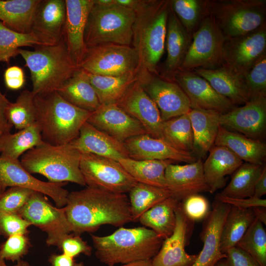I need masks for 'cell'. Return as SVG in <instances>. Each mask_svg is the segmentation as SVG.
I'll list each match as a JSON object with an SVG mask.
<instances>
[{
  "label": "cell",
  "mask_w": 266,
  "mask_h": 266,
  "mask_svg": "<svg viewBox=\"0 0 266 266\" xmlns=\"http://www.w3.org/2000/svg\"><path fill=\"white\" fill-rule=\"evenodd\" d=\"M124 144L129 157L135 160H171L186 164L198 160L192 153L178 150L163 139L147 134L133 137Z\"/></svg>",
  "instance_id": "25"
},
{
  "label": "cell",
  "mask_w": 266,
  "mask_h": 266,
  "mask_svg": "<svg viewBox=\"0 0 266 266\" xmlns=\"http://www.w3.org/2000/svg\"><path fill=\"white\" fill-rule=\"evenodd\" d=\"M6 189L7 188H5V187L0 185V197L2 195V194L3 193V192L6 190Z\"/></svg>",
  "instance_id": "64"
},
{
  "label": "cell",
  "mask_w": 266,
  "mask_h": 266,
  "mask_svg": "<svg viewBox=\"0 0 266 266\" xmlns=\"http://www.w3.org/2000/svg\"><path fill=\"white\" fill-rule=\"evenodd\" d=\"M236 246L249 254L260 266H266V231L256 218Z\"/></svg>",
  "instance_id": "44"
},
{
  "label": "cell",
  "mask_w": 266,
  "mask_h": 266,
  "mask_svg": "<svg viewBox=\"0 0 266 266\" xmlns=\"http://www.w3.org/2000/svg\"><path fill=\"white\" fill-rule=\"evenodd\" d=\"M67 183H52L37 179L28 171L19 160L0 156V185L18 187L39 192L50 197L57 207L66 206L68 191L64 188Z\"/></svg>",
  "instance_id": "15"
},
{
  "label": "cell",
  "mask_w": 266,
  "mask_h": 266,
  "mask_svg": "<svg viewBox=\"0 0 266 266\" xmlns=\"http://www.w3.org/2000/svg\"><path fill=\"white\" fill-rule=\"evenodd\" d=\"M170 7L183 27L192 37L203 18L207 15V0H170Z\"/></svg>",
  "instance_id": "43"
},
{
  "label": "cell",
  "mask_w": 266,
  "mask_h": 266,
  "mask_svg": "<svg viewBox=\"0 0 266 266\" xmlns=\"http://www.w3.org/2000/svg\"><path fill=\"white\" fill-rule=\"evenodd\" d=\"M220 114L199 108H191L188 112L193 136L192 153L198 159L204 158L214 145L220 127Z\"/></svg>",
  "instance_id": "30"
},
{
  "label": "cell",
  "mask_w": 266,
  "mask_h": 266,
  "mask_svg": "<svg viewBox=\"0 0 266 266\" xmlns=\"http://www.w3.org/2000/svg\"><path fill=\"white\" fill-rule=\"evenodd\" d=\"M214 145L227 147L245 162L262 165L266 157L265 143L242 134L219 128Z\"/></svg>",
  "instance_id": "31"
},
{
  "label": "cell",
  "mask_w": 266,
  "mask_h": 266,
  "mask_svg": "<svg viewBox=\"0 0 266 266\" xmlns=\"http://www.w3.org/2000/svg\"><path fill=\"white\" fill-rule=\"evenodd\" d=\"M265 165L243 163L232 174L229 184L218 194L234 198L253 197L255 183Z\"/></svg>",
  "instance_id": "39"
},
{
  "label": "cell",
  "mask_w": 266,
  "mask_h": 266,
  "mask_svg": "<svg viewBox=\"0 0 266 266\" xmlns=\"http://www.w3.org/2000/svg\"><path fill=\"white\" fill-rule=\"evenodd\" d=\"M41 0H0V21L10 29L31 33L37 7Z\"/></svg>",
  "instance_id": "33"
},
{
  "label": "cell",
  "mask_w": 266,
  "mask_h": 266,
  "mask_svg": "<svg viewBox=\"0 0 266 266\" xmlns=\"http://www.w3.org/2000/svg\"><path fill=\"white\" fill-rule=\"evenodd\" d=\"M119 162L137 182L162 188H167L166 168L175 163L171 160H138L130 157L122 159Z\"/></svg>",
  "instance_id": "35"
},
{
  "label": "cell",
  "mask_w": 266,
  "mask_h": 266,
  "mask_svg": "<svg viewBox=\"0 0 266 266\" xmlns=\"http://www.w3.org/2000/svg\"><path fill=\"white\" fill-rule=\"evenodd\" d=\"M66 15L65 0H41L31 33L40 45L56 44L63 37Z\"/></svg>",
  "instance_id": "23"
},
{
  "label": "cell",
  "mask_w": 266,
  "mask_h": 266,
  "mask_svg": "<svg viewBox=\"0 0 266 266\" xmlns=\"http://www.w3.org/2000/svg\"><path fill=\"white\" fill-rule=\"evenodd\" d=\"M243 76L251 98L266 96V54Z\"/></svg>",
  "instance_id": "47"
},
{
  "label": "cell",
  "mask_w": 266,
  "mask_h": 266,
  "mask_svg": "<svg viewBox=\"0 0 266 266\" xmlns=\"http://www.w3.org/2000/svg\"><path fill=\"white\" fill-rule=\"evenodd\" d=\"M34 192L18 187L6 189L0 197V212L18 213Z\"/></svg>",
  "instance_id": "48"
},
{
  "label": "cell",
  "mask_w": 266,
  "mask_h": 266,
  "mask_svg": "<svg viewBox=\"0 0 266 266\" xmlns=\"http://www.w3.org/2000/svg\"><path fill=\"white\" fill-rule=\"evenodd\" d=\"M39 45L40 44L31 33L17 32L0 21V63H9L12 58L19 55L18 50L21 47Z\"/></svg>",
  "instance_id": "45"
},
{
  "label": "cell",
  "mask_w": 266,
  "mask_h": 266,
  "mask_svg": "<svg viewBox=\"0 0 266 266\" xmlns=\"http://www.w3.org/2000/svg\"><path fill=\"white\" fill-rule=\"evenodd\" d=\"M70 143L81 153H90L117 161L129 157L123 142L86 122L78 136Z\"/></svg>",
  "instance_id": "26"
},
{
  "label": "cell",
  "mask_w": 266,
  "mask_h": 266,
  "mask_svg": "<svg viewBox=\"0 0 266 266\" xmlns=\"http://www.w3.org/2000/svg\"><path fill=\"white\" fill-rule=\"evenodd\" d=\"M138 81L157 105L162 121L188 113L190 101L176 83L156 77L152 73L139 69Z\"/></svg>",
  "instance_id": "13"
},
{
  "label": "cell",
  "mask_w": 266,
  "mask_h": 266,
  "mask_svg": "<svg viewBox=\"0 0 266 266\" xmlns=\"http://www.w3.org/2000/svg\"><path fill=\"white\" fill-rule=\"evenodd\" d=\"M34 102L42 139L55 145L76 139L92 113L70 103L57 91L34 95Z\"/></svg>",
  "instance_id": "3"
},
{
  "label": "cell",
  "mask_w": 266,
  "mask_h": 266,
  "mask_svg": "<svg viewBox=\"0 0 266 266\" xmlns=\"http://www.w3.org/2000/svg\"><path fill=\"white\" fill-rule=\"evenodd\" d=\"M179 202L170 197L144 212L138 221L164 240L173 233L176 225L175 209Z\"/></svg>",
  "instance_id": "34"
},
{
  "label": "cell",
  "mask_w": 266,
  "mask_h": 266,
  "mask_svg": "<svg viewBox=\"0 0 266 266\" xmlns=\"http://www.w3.org/2000/svg\"><path fill=\"white\" fill-rule=\"evenodd\" d=\"M214 266H230L226 258H223L218 261Z\"/></svg>",
  "instance_id": "62"
},
{
  "label": "cell",
  "mask_w": 266,
  "mask_h": 266,
  "mask_svg": "<svg viewBox=\"0 0 266 266\" xmlns=\"http://www.w3.org/2000/svg\"><path fill=\"white\" fill-rule=\"evenodd\" d=\"M192 37L193 40L179 70L213 69L222 66L226 39L212 15L203 18Z\"/></svg>",
  "instance_id": "10"
},
{
  "label": "cell",
  "mask_w": 266,
  "mask_h": 266,
  "mask_svg": "<svg viewBox=\"0 0 266 266\" xmlns=\"http://www.w3.org/2000/svg\"><path fill=\"white\" fill-rule=\"evenodd\" d=\"M220 126L263 141L266 133V96L253 97L244 104L220 114Z\"/></svg>",
  "instance_id": "16"
},
{
  "label": "cell",
  "mask_w": 266,
  "mask_h": 266,
  "mask_svg": "<svg viewBox=\"0 0 266 266\" xmlns=\"http://www.w3.org/2000/svg\"><path fill=\"white\" fill-rule=\"evenodd\" d=\"M65 208L71 232L76 235L94 233L104 225L121 227L133 221L125 194L88 186L69 192Z\"/></svg>",
  "instance_id": "1"
},
{
  "label": "cell",
  "mask_w": 266,
  "mask_h": 266,
  "mask_svg": "<svg viewBox=\"0 0 266 266\" xmlns=\"http://www.w3.org/2000/svg\"><path fill=\"white\" fill-rule=\"evenodd\" d=\"M18 53L30 71L34 95L57 91L79 68L64 37L56 44L36 45L33 51L20 48Z\"/></svg>",
  "instance_id": "5"
},
{
  "label": "cell",
  "mask_w": 266,
  "mask_h": 266,
  "mask_svg": "<svg viewBox=\"0 0 266 266\" xmlns=\"http://www.w3.org/2000/svg\"><path fill=\"white\" fill-rule=\"evenodd\" d=\"M176 225L173 233L164 239L156 255L152 259L154 266H192L197 255L185 250L192 234L194 222L183 212L180 202L175 209Z\"/></svg>",
  "instance_id": "17"
},
{
  "label": "cell",
  "mask_w": 266,
  "mask_h": 266,
  "mask_svg": "<svg viewBox=\"0 0 266 266\" xmlns=\"http://www.w3.org/2000/svg\"><path fill=\"white\" fill-rule=\"evenodd\" d=\"M170 0H140L134 10L132 43L139 61V69L157 73L163 55Z\"/></svg>",
  "instance_id": "2"
},
{
  "label": "cell",
  "mask_w": 266,
  "mask_h": 266,
  "mask_svg": "<svg viewBox=\"0 0 266 266\" xmlns=\"http://www.w3.org/2000/svg\"><path fill=\"white\" fill-rule=\"evenodd\" d=\"M34 95L28 90L22 91L14 102L8 104L5 115L9 123L21 130L36 123Z\"/></svg>",
  "instance_id": "42"
},
{
  "label": "cell",
  "mask_w": 266,
  "mask_h": 266,
  "mask_svg": "<svg viewBox=\"0 0 266 266\" xmlns=\"http://www.w3.org/2000/svg\"><path fill=\"white\" fill-rule=\"evenodd\" d=\"M161 138L178 150L192 153L193 136L188 113L163 121Z\"/></svg>",
  "instance_id": "41"
},
{
  "label": "cell",
  "mask_w": 266,
  "mask_h": 266,
  "mask_svg": "<svg viewBox=\"0 0 266 266\" xmlns=\"http://www.w3.org/2000/svg\"><path fill=\"white\" fill-rule=\"evenodd\" d=\"M80 169L88 187L125 194L137 182L118 161L90 153H81Z\"/></svg>",
  "instance_id": "11"
},
{
  "label": "cell",
  "mask_w": 266,
  "mask_h": 266,
  "mask_svg": "<svg viewBox=\"0 0 266 266\" xmlns=\"http://www.w3.org/2000/svg\"><path fill=\"white\" fill-rule=\"evenodd\" d=\"M266 50V25L246 34L226 39L223 65L244 75Z\"/></svg>",
  "instance_id": "14"
},
{
  "label": "cell",
  "mask_w": 266,
  "mask_h": 266,
  "mask_svg": "<svg viewBox=\"0 0 266 266\" xmlns=\"http://www.w3.org/2000/svg\"><path fill=\"white\" fill-rule=\"evenodd\" d=\"M191 38L170 7L166 25L167 57L162 72L164 79L173 80L188 50Z\"/></svg>",
  "instance_id": "28"
},
{
  "label": "cell",
  "mask_w": 266,
  "mask_h": 266,
  "mask_svg": "<svg viewBox=\"0 0 266 266\" xmlns=\"http://www.w3.org/2000/svg\"><path fill=\"white\" fill-rule=\"evenodd\" d=\"M255 219L252 209L231 206L222 226L220 236L221 252L226 254L236 246Z\"/></svg>",
  "instance_id": "36"
},
{
  "label": "cell",
  "mask_w": 266,
  "mask_h": 266,
  "mask_svg": "<svg viewBox=\"0 0 266 266\" xmlns=\"http://www.w3.org/2000/svg\"><path fill=\"white\" fill-rule=\"evenodd\" d=\"M266 194V166L265 165L254 186L253 196L262 198Z\"/></svg>",
  "instance_id": "57"
},
{
  "label": "cell",
  "mask_w": 266,
  "mask_h": 266,
  "mask_svg": "<svg viewBox=\"0 0 266 266\" xmlns=\"http://www.w3.org/2000/svg\"><path fill=\"white\" fill-rule=\"evenodd\" d=\"M31 246L28 234H16L0 244V257L4 261L17 262L26 255Z\"/></svg>",
  "instance_id": "46"
},
{
  "label": "cell",
  "mask_w": 266,
  "mask_h": 266,
  "mask_svg": "<svg viewBox=\"0 0 266 266\" xmlns=\"http://www.w3.org/2000/svg\"><path fill=\"white\" fill-rule=\"evenodd\" d=\"M87 122L123 143L133 137L147 134L138 121L116 104H100L92 112Z\"/></svg>",
  "instance_id": "19"
},
{
  "label": "cell",
  "mask_w": 266,
  "mask_h": 266,
  "mask_svg": "<svg viewBox=\"0 0 266 266\" xmlns=\"http://www.w3.org/2000/svg\"><path fill=\"white\" fill-rule=\"evenodd\" d=\"M120 266H154L152 259L138 260L125 264Z\"/></svg>",
  "instance_id": "60"
},
{
  "label": "cell",
  "mask_w": 266,
  "mask_h": 266,
  "mask_svg": "<svg viewBox=\"0 0 266 266\" xmlns=\"http://www.w3.org/2000/svg\"><path fill=\"white\" fill-rule=\"evenodd\" d=\"M165 178L171 197L180 202L191 195L209 192L201 159L185 165H169Z\"/></svg>",
  "instance_id": "24"
},
{
  "label": "cell",
  "mask_w": 266,
  "mask_h": 266,
  "mask_svg": "<svg viewBox=\"0 0 266 266\" xmlns=\"http://www.w3.org/2000/svg\"><path fill=\"white\" fill-rule=\"evenodd\" d=\"M31 224L18 213L0 212V235L7 238L16 234H28Z\"/></svg>",
  "instance_id": "50"
},
{
  "label": "cell",
  "mask_w": 266,
  "mask_h": 266,
  "mask_svg": "<svg viewBox=\"0 0 266 266\" xmlns=\"http://www.w3.org/2000/svg\"><path fill=\"white\" fill-rule=\"evenodd\" d=\"M226 256L230 266H260L249 254L236 246L229 250Z\"/></svg>",
  "instance_id": "54"
},
{
  "label": "cell",
  "mask_w": 266,
  "mask_h": 266,
  "mask_svg": "<svg viewBox=\"0 0 266 266\" xmlns=\"http://www.w3.org/2000/svg\"><path fill=\"white\" fill-rule=\"evenodd\" d=\"M215 199L231 206L242 209H252L257 206L266 207V200L251 197L245 198H234L224 197L217 194Z\"/></svg>",
  "instance_id": "52"
},
{
  "label": "cell",
  "mask_w": 266,
  "mask_h": 266,
  "mask_svg": "<svg viewBox=\"0 0 266 266\" xmlns=\"http://www.w3.org/2000/svg\"><path fill=\"white\" fill-rule=\"evenodd\" d=\"M63 37L73 62L78 67L86 51L85 32L94 0H65Z\"/></svg>",
  "instance_id": "22"
},
{
  "label": "cell",
  "mask_w": 266,
  "mask_h": 266,
  "mask_svg": "<svg viewBox=\"0 0 266 266\" xmlns=\"http://www.w3.org/2000/svg\"><path fill=\"white\" fill-rule=\"evenodd\" d=\"M116 104L138 121L147 134L161 138L163 121L159 110L140 85L138 78Z\"/></svg>",
  "instance_id": "21"
},
{
  "label": "cell",
  "mask_w": 266,
  "mask_h": 266,
  "mask_svg": "<svg viewBox=\"0 0 266 266\" xmlns=\"http://www.w3.org/2000/svg\"><path fill=\"white\" fill-rule=\"evenodd\" d=\"M73 266H85L83 262L75 263ZM107 266H114V265H107Z\"/></svg>",
  "instance_id": "63"
},
{
  "label": "cell",
  "mask_w": 266,
  "mask_h": 266,
  "mask_svg": "<svg viewBox=\"0 0 266 266\" xmlns=\"http://www.w3.org/2000/svg\"><path fill=\"white\" fill-rule=\"evenodd\" d=\"M4 80L6 87L10 90L21 89L26 81L23 69L17 66L7 67L4 73Z\"/></svg>",
  "instance_id": "53"
},
{
  "label": "cell",
  "mask_w": 266,
  "mask_h": 266,
  "mask_svg": "<svg viewBox=\"0 0 266 266\" xmlns=\"http://www.w3.org/2000/svg\"><path fill=\"white\" fill-rule=\"evenodd\" d=\"M180 204L185 215L194 222L203 220L210 211L208 200L200 194L188 197Z\"/></svg>",
  "instance_id": "49"
},
{
  "label": "cell",
  "mask_w": 266,
  "mask_h": 266,
  "mask_svg": "<svg viewBox=\"0 0 266 266\" xmlns=\"http://www.w3.org/2000/svg\"><path fill=\"white\" fill-rule=\"evenodd\" d=\"M255 218L261 221L264 225L266 224V207L257 206L252 208Z\"/></svg>",
  "instance_id": "58"
},
{
  "label": "cell",
  "mask_w": 266,
  "mask_h": 266,
  "mask_svg": "<svg viewBox=\"0 0 266 266\" xmlns=\"http://www.w3.org/2000/svg\"><path fill=\"white\" fill-rule=\"evenodd\" d=\"M231 205L215 199L212 209L203 219L200 236L203 247L192 266H214L220 260L226 258L220 248L222 226Z\"/></svg>",
  "instance_id": "20"
},
{
  "label": "cell",
  "mask_w": 266,
  "mask_h": 266,
  "mask_svg": "<svg viewBox=\"0 0 266 266\" xmlns=\"http://www.w3.org/2000/svg\"><path fill=\"white\" fill-rule=\"evenodd\" d=\"M62 253L74 258L80 254L87 256L92 254V248L79 235L69 234L62 240L59 248Z\"/></svg>",
  "instance_id": "51"
},
{
  "label": "cell",
  "mask_w": 266,
  "mask_h": 266,
  "mask_svg": "<svg viewBox=\"0 0 266 266\" xmlns=\"http://www.w3.org/2000/svg\"><path fill=\"white\" fill-rule=\"evenodd\" d=\"M10 101L0 89V138L10 133L13 126L8 121L6 115V108Z\"/></svg>",
  "instance_id": "55"
},
{
  "label": "cell",
  "mask_w": 266,
  "mask_h": 266,
  "mask_svg": "<svg viewBox=\"0 0 266 266\" xmlns=\"http://www.w3.org/2000/svg\"><path fill=\"white\" fill-rule=\"evenodd\" d=\"M203 163V170L209 192L213 194L226 185L228 178L243 163L226 147L214 145Z\"/></svg>",
  "instance_id": "29"
},
{
  "label": "cell",
  "mask_w": 266,
  "mask_h": 266,
  "mask_svg": "<svg viewBox=\"0 0 266 266\" xmlns=\"http://www.w3.org/2000/svg\"><path fill=\"white\" fill-rule=\"evenodd\" d=\"M207 11L226 39L246 34L266 25V0H207Z\"/></svg>",
  "instance_id": "8"
},
{
  "label": "cell",
  "mask_w": 266,
  "mask_h": 266,
  "mask_svg": "<svg viewBox=\"0 0 266 266\" xmlns=\"http://www.w3.org/2000/svg\"><path fill=\"white\" fill-rule=\"evenodd\" d=\"M135 16L134 10L116 3L103 7L94 3L85 29L86 47L104 43L130 46Z\"/></svg>",
  "instance_id": "7"
},
{
  "label": "cell",
  "mask_w": 266,
  "mask_h": 266,
  "mask_svg": "<svg viewBox=\"0 0 266 266\" xmlns=\"http://www.w3.org/2000/svg\"><path fill=\"white\" fill-rule=\"evenodd\" d=\"M188 96L191 108L212 110L224 114L237 107L217 93L203 78L192 71H177L173 77Z\"/></svg>",
  "instance_id": "18"
},
{
  "label": "cell",
  "mask_w": 266,
  "mask_h": 266,
  "mask_svg": "<svg viewBox=\"0 0 266 266\" xmlns=\"http://www.w3.org/2000/svg\"><path fill=\"white\" fill-rule=\"evenodd\" d=\"M91 238L96 257L107 266L152 259L164 241L145 227H120L109 235L91 234Z\"/></svg>",
  "instance_id": "4"
},
{
  "label": "cell",
  "mask_w": 266,
  "mask_h": 266,
  "mask_svg": "<svg viewBox=\"0 0 266 266\" xmlns=\"http://www.w3.org/2000/svg\"><path fill=\"white\" fill-rule=\"evenodd\" d=\"M43 142L40 128L35 123L0 138V156L19 160L21 156Z\"/></svg>",
  "instance_id": "38"
},
{
  "label": "cell",
  "mask_w": 266,
  "mask_h": 266,
  "mask_svg": "<svg viewBox=\"0 0 266 266\" xmlns=\"http://www.w3.org/2000/svg\"><path fill=\"white\" fill-rule=\"evenodd\" d=\"M138 72L118 76L88 73L100 104H116L138 78Z\"/></svg>",
  "instance_id": "37"
},
{
  "label": "cell",
  "mask_w": 266,
  "mask_h": 266,
  "mask_svg": "<svg viewBox=\"0 0 266 266\" xmlns=\"http://www.w3.org/2000/svg\"><path fill=\"white\" fill-rule=\"evenodd\" d=\"M81 154L70 143L55 145L43 141L24 154L20 161L30 173L41 174L50 182L85 186L80 169Z\"/></svg>",
  "instance_id": "6"
},
{
  "label": "cell",
  "mask_w": 266,
  "mask_h": 266,
  "mask_svg": "<svg viewBox=\"0 0 266 266\" xmlns=\"http://www.w3.org/2000/svg\"><path fill=\"white\" fill-rule=\"evenodd\" d=\"M0 266H8L3 259L0 257ZM13 266H33L29 262L22 259L16 262V264Z\"/></svg>",
  "instance_id": "61"
},
{
  "label": "cell",
  "mask_w": 266,
  "mask_h": 266,
  "mask_svg": "<svg viewBox=\"0 0 266 266\" xmlns=\"http://www.w3.org/2000/svg\"><path fill=\"white\" fill-rule=\"evenodd\" d=\"M24 219L47 234L48 246L60 247L63 239L71 232L65 206H53L46 196L34 192L18 213Z\"/></svg>",
  "instance_id": "12"
},
{
  "label": "cell",
  "mask_w": 266,
  "mask_h": 266,
  "mask_svg": "<svg viewBox=\"0 0 266 266\" xmlns=\"http://www.w3.org/2000/svg\"><path fill=\"white\" fill-rule=\"evenodd\" d=\"M50 266H73L74 259L63 253L61 254H53L48 259Z\"/></svg>",
  "instance_id": "56"
},
{
  "label": "cell",
  "mask_w": 266,
  "mask_h": 266,
  "mask_svg": "<svg viewBox=\"0 0 266 266\" xmlns=\"http://www.w3.org/2000/svg\"><path fill=\"white\" fill-rule=\"evenodd\" d=\"M139 66L133 47L104 43L87 47L78 67L92 74L118 76L137 72Z\"/></svg>",
  "instance_id": "9"
},
{
  "label": "cell",
  "mask_w": 266,
  "mask_h": 266,
  "mask_svg": "<svg viewBox=\"0 0 266 266\" xmlns=\"http://www.w3.org/2000/svg\"><path fill=\"white\" fill-rule=\"evenodd\" d=\"M192 71L205 79L219 94L237 106L251 99L244 76L222 66L213 69H196Z\"/></svg>",
  "instance_id": "27"
},
{
  "label": "cell",
  "mask_w": 266,
  "mask_h": 266,
  "mask_svg": "<svg viewBox=\"0 0 266 266\" xmlns=\"http://www.w3.org/2000/svg\"><path fill=\"white\" fill-rule=\"evenodd\" d=\"M129 192L133 221H138L140 217L146 211L171 197L170 192L167 188L140 182H137Z\"/></svg>",
  "instance_id": "40"
},
{
  "label": "cell",
  "mask_w": 266,
  "mask_h": 266,
  "mask_svg": "<svg viewBox=\"0 0 266 266\" xmlns=\"http://www.w3.org/2000/svg\"><path fill=\"white\" fill-rule=\"evenodd\" d=\"M57 92L70 103L90 112L100 105L87 72L80 68Z\"/></svg>",
  "instance_id": "32"
},
{
  "label": "cell",
  "mask_w": 266,
  "mask_h": 266,
  "mask_svg": "<svg viewBox=\"0 0 266 266\" xmlns=\"http://www.w3.org/2000/svg\"><path fill=\"white\" fill-rule=\"evenodd\" d=\"M140 0H115L117 5L135 10L139 5Z\"/></svg>",
  "instance_id": "59"
}]
</instances>
